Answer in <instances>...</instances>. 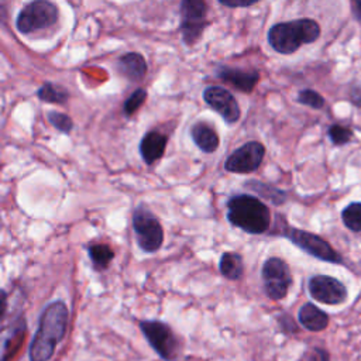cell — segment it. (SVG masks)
I'll list each match as a JSON object with an SVG mask.
<instances>
[{"label":"cell","mask_w":361,"mask_h":361,"mask_svg":"<svg viewBox=\"0 0 361 361\" xmlns=\"http://www.w3.org/2000/svg\"><path fill=\"white\" fill-rule=\"evenodd\" d=\"M69 312L62 301L51 302L40 316L37 333L30 344L32 361H48L54 354L55 346L67 333Z\"/></svg>","instance_id":"6da1fadb"},{"label":"cell","mask_w":361,"mask_h":361,"mask_svg":"<svg viewBox=\"0 0 361 361\" xmlns=\"http://www.w3.org/2000/svg\"><path fill=\"white\" fill-rule=\"evenodd\" d=\"M227 220L234 227L249 234H263L271 226V210L257 196L238 193L231 196L227 203Z\"/></svg>","instance_id":"7a4b0ae2"},{"label":"cell","mask_w":361,"mask_h":361,"mask_svg":"<svg viewBox=\"0 0 361 361\" xmlns=\"http://www.w3.org/2000/svg\"><path fill=\"white\" fill-rule=\"evenodd\" d=\"M320 36L319 25L312 19H298L274 25L267 36L271 48L282 55L298 51L304 44L315 43Z\"/></svg>","instance_id":"3957f363"},{"label":"cell","mask_w":361,"mask_h":361,"mask_svg":"<svg viewBox=\"0 0 361 361\" xmlns=\"http://www.w3.org/2000/svg\"><path fill=\"white\" fill-rule=\"evenodd\" d=\"M139 249L147 254L157 253L164 243V230L156 214L144 205L135 209L132 219Z\"/></svg>","instance_id":"277c9868"},{"label":"cell","mask_w":361,"mask_h":361,"mask_svg":"<svg viewBox=\"0 0 361 361\" xmlns=\"http://www.w3.org/2000/svg\"><path fill=\"white\" fill-rule=\"evenodd\" d=\"M60 19V9L53 2L47 0H36L26 5L18 19H16V29L25 34H33L37 32L47 30L58 23Z\"/></svg>","instance_id":"5b68a950"},{"label":"cell","mask_w":361,"mask_h":361,"mask_svg":"<svg viewBox=\"0 0 361 361\" xmlns=\"http://www.w3.org/2000/svg\"><path fill=\"white\" fill-rule=\"evenodd\" d=\"M181 25L179 30L182 41L186 46H195L209 27L207 20V5L202 0H184L179 6Z\"/></svg>","instance_id":"8992f818"},{"label":"cell","mask_w":361,"mask_h":361,"mask_svg":"<svg viewBox=\"0 0 361 361\" xmlns=\"http://www.w3.org/2000/svg\"><path fill=\"white\" fill-rule=\"evenodd\" d=\"M284 236L290 238L291 242L298 246L301 250L308 253L309 256L326 261V263H333V264H341V257L333 250V247L326 242L325 238H322L318 234L299 230V229H292V227H285L284 229Z\"/></svg>","instance_id":"52a82bcc"},{"label":"cell","mask_w":361,"mask_h":361,"mask_svg":"<svg viewBox=\"0 0 361 361\" xmlns=\"http://www.w3.org/2000/svg\"><path fill=\"white\" fill-rule=\"evenodd\" d=\"M261 278L264 282V291L273 301H281L287 297L290 287L292 285V275L288 264L278 257L266 260L261 270Z\"/></svg>","instance_id":"ba28073f"},{"label":"cell","mask_w":361,"mask_h":361,"mask_svg":"<svg viewBox=\"0 0 361 361\" xmlns=\"http://www.w3.org/2000/svg\"><path fill=\"white\" fill-rule=\"evenodd\" d=\"M266 147L260 142H249L237 149L224 161V170L233 174H250L260 168Z\"/></svg>","instance_id":"9c48e42d"},{"label":"cell","mask_w":361,"mask_h":361,"mask_svg":"<svg viewBox=\"0 0 361 361\" xmlns=\"http://www.w3.org/2000/svg\"><path fill=\"white\" fill-rule=\"evenodd\" d=\"M142 332L151 344V347L165 360H171L178 353V340L172 330L163 322L158 320H143L140 323Z\"/></svg>","instance_id":"30bf717a"},{"label":"cell","mask_w":361,"mask_h":361,"mask_svg":"<svg viewBox=\"0 0 361 361\" xmlns=\"http://www.w3.org/2000/svg\"><path fill=\"white\" fill-rule=\"evenodd\" d=\"M202 96L207 106L217 111L227 125L237 123L242 113H240V106L230 90L223 86H207Z\"/></svg>","instance_id":"8fae6325"},{"label":"cell","mask_w":361,"mask_h":361,"mask_svg":"<svg viewBox=\"0 0 361 361\" xmlns=\"http://www.w3.org/2000/svg\"><path fill=\"white\" fill-rule=\"evenodd\" d=\"M308 288L313 299L326 305H339L347 299L346 287L333 277L315 275L309 280Z\"/></svg>","instance_id":"7c38bea8"},{"label":"cell","mask_w":361,"mask_h":361,"mask_svg":"<svg viewBox=\"0 0 361 361\" xmlns=\"http://www.w3.org/2000/svg\"><path fill=\"white\" fill-rule=\"evenodd\" d=\"M216 76L245 93L253 92V89L260 82V72L256 69H238V68H231V67H219L216 69Z\"/></svg>","instance_id":"4fadbf2b"},{"label":"cell","mask_w":361,"mask_h":361,"mask_svg":"<svg viewBox=\"0 0 361 361\" xmlns=\"http://www.w3.org/2000/svg\"><path fill=\"white\" fill-rule=\"evenodd\" d=\"M168 137L160 132L151 130L144 135L140 142V154L147 165H153L160 161L167 150Z\"/></svg>","instance_id":"5bb4252c"},{"label":"cell","mask_w":361,"mask_h":361,"mask_svg":"<svg viewBox=\"0 0 361 361\" xmlns=\"http://www.w3.org/2000/svg\"><path fill=\"white\" fill-rule=\"evenodd\" d=\"M120 74L125 75L129 81H142L147 74V62L140 53H128L117 61Z\"/></svg>","instance_id":"9a60e30c"},{"label":"cell","mask_w":361,"mask_h":361,"mask_svg":"<svg viewBox=\"0 0 361 361\" xmlns=\"http://www.w3.org/2000/svg\"><path fill=\"white\" fill-rule=\"evenodd\" d=\"M191 137L196 147L205 154L214 153L220 144V139L216 130L203 122H198L191 128Z\"/></svg>","instance_id":"2e32d148"},{"label":"cell","mask_w":361,"mask_h":361,"mask_svg":"<svg viewBox=\"0 0 361 361\" xmlns=\"http://www.w3.org/2000/svg\"><path fill=\"white\" fill-rule=\"evenodd\" d=\"M301 325L311 332L325 330L329 325V316L313 304H305L298 313Z\"/></svg>","instance_id":"e0dca14e"},{"label":"cell","mask_w":361,"mask_h":361,"mask_svg":"<svg viewBox=\"0 0 361 361\" xmlns=\"http://www.w3.org/2000/svg\"><path fill=\"white\" fill-rule=\"evenodd\" d=\"M219 270L224 278L230 281H238L245 274L243 257L234 252L223 253L219 261Z\"/></svg>","instance_id":"ac0fdd59"},{"label":"cell","mask_w":361,"mask_h":361,"mask_svg":"<svg viewBox=\"0 0 361 361\" xmlns=\"http://www.w3.org/2000/svg\"><path fill=\"white\" fill-rule=\"evenodd\" d=\"M37 97L44 103H53V104H64L69 99V92L61 85L46 82L39 90Z\"/></svg>","instance_id":"d6986e66"},{"label":"cell","mask_w":361,"mask_h":361,"mask_svg":"<svg viewBox=\"0 0 361 361\" xmlns=\"http://www.w3.org/2000/svg\"><path fill=\"white\" fill-rule=\"evenodd\" d=\"M88 254L95 270H106L114 259V253L107 245H92L88 247Z\"/></svg>","instance_id":"ffe728a7"},{"label":"cell","mask_w":361,"mask_h":361,"mask_svg":"<svg viewBox=\"0 0 361 361\" xmlns=\"http://www.w3.org/2000/svg\"><path fill=\"white\" fill-rule=\"evenodd\" d=\"M246 188H250L252 191L257 192L260 196L271 200L274 205H282L287 200V193L281 189H277L273 185L268 184H263L260 181H252L246 184Z\"/></svg>","instance_id":"44dd1931"},{"label":"cell","mask_w":361,"mask_h":361,"mask_svg":"<svg viewBox=\"0 0 361 361\" xmlns=\"http://www.w3.org/2000/svg\"><path fill=\"white\" fill-rule=\"evenodd\" d=\"M341 220L347 229L355 233H361V203L353 202L341 212Z\"/></svg>","instance_id":"7402d4cb"},{"label":"cell","mask_w":361,"mask_h":361,"mask_svg":"<svg viewBox=\"0 0 361 361\" xmlns=\"http://www.w3.org/2000/svg\"><path fill=\"white\" fill-rule=\"evenodd\" d=\"M48 122L62 135H69L74 129V122L72 118L61 111H48L47 114Z\"/></svg>","instance_id":"603a6c76"},{"label":"cell","mask_w":361,"mask_h":361,"mask_svg":"<svg viewBox=\"0 0 361 361\" xmlns=\"http://www.w3.org/2000/svg\"><path fill=\"white\" fill-rule=\"evenodd\" d=\"M147 96H149V93H147L146 89H143V88L136 89V90L126 99V102H125V104H123V111H125V114H126L128 117H132V116L144 104Z\"/></svg>","instance_id":"cb8c5ba5"},{"label":"cell","mask_w":361,"mask_h":361,"mask_svg":"<svg viewBox=\"0 0 361 361\" xmlns=\"http://www.w3.org/2000/svg\"><path fill=\"white\" fill-rule=\"evenodd\" d=\"M298 102L301 104L309 106L312 109H322L325 106V99L322 95H319L316 90L313 89H304L298 93Z\"/></svg>","instance_id":"d4e9b609"},{"label":"cell","mask_w":361,"mask_h":361,"mask_svg":"<svg viewBox=\"0 0 361 361\" xmlns=\"http://www.w3.org/2000/svg\"><path fill=\"white\" fill-rule=\"evenodd\" d=\"M329 139L334 146H343L347 144L353 139V132L348 128L333 125L329 128Z\"/></svg>","instance_id":"484cf974"},{"label":"cell","mask_w":361,"mask_h":361,"mask_svg":"<svg viewBox=\"0 0 361 361\" xmlns=\"http://www.w3.org/2000/svg\"><path fill=\"white\" fill-rule=\"evenodd\" d=\"M302 361H329V354L322 348H311L304 354Z\"/></svg>","instance_id":"4316f807"},{"label":"cell","mask_w":361,"mask_h":361,"mask_svg":"<svg viewBox=\"0 0 361 361\" xmlns=\"http://www.w3.org/2000/svg\"><path fill=\"white\" fill-rule=\"evenodd\" d=\"M219 5L229 8V9H238V8H250L257 5V2H245V4H231V2H224V0H219Z\"/></svg>","instance_id":"83f0119b"},{"label":"cell","mask_w":361,"mask_h":361,"mask_svg":"<svg viewBox=\"0 0 361 361\" xmlns=\"http://www.w3.org/2000/svg\"><path fill=\"white\" fill-rule=\"evenodd\" d=\"M351 12H353V18L361 23V0L351 2Z\"/></svg>","instance_id":"f1b7e54d"},{"label":"cell","mask_w":361,"mask_h":361,"mask_svg":"<svg viewBox=\"0 0 361 361\" xmlns=\"http://www.w3.org/2000/svg\"><path fill=\"white\" fill-rule=\"evenodd\" d=\"M351 102L355 104V106H358V107H361V88H354L353 90H351Z\"/></svg>","instance_id":"f546056e"}]
</instances>
